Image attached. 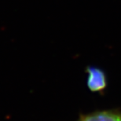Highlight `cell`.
Wrapping results in <instances>:
<instances>
[{
  "label": "cell",
  "mask_w": 121,
  "mask_h": 121,
  "mask_svg": "<svg viewBox=\"0 0 121 121\" xmlns=\"http://www.w3.org/2000/svg\"><path fill=\"white\" fill-rule=\"evenodd\" d=\"M86 86L91 92L102 93L107 87V77L105 72L98 67L88 66L86 69Z\"/></svg>",
  "instance_id": "6da1fadb"
},
{
  "label": "cell",
  "mask_w": 121,
  "mask_h": 121,
  "mask_svg": "<svg viewBox=\"0 0 121 121\" xmlns=\"http://www.w3.org/2000/svg\"><path fill=\"white\" fill-rule=\"evenodd\" d=\"M76 121H121V111L101 110L81 115Z\"/></svg>",
  "instance_id": "7a4b0ae2"
}]
</instances>
